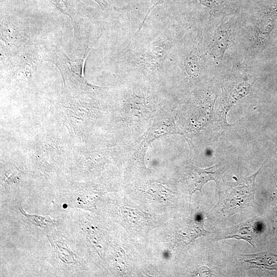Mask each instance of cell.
<instances>
[{"mask_svg": "<svg viewBox=\"0 0 277 277\" xmlns=\"http://www.w3.org/2000/svg\"><path fill=\"white\" fill-rule=\"evenodd\" d=\"M252 85L246 81L235 83L230 89L228 100L230 103L234 104L237 101L248 95L251 91Z\"/></svg>", "mask_w": 277, "mask_h": 277, "instance_id": "7", "label": "cell"}, {"mask_svg": "<svg viewBox=\"0 0 277 277\" xmlns=\"http://www.w3.org/2000/svg\"><path fill=\"white\" fill-rule=\"evenodd\" d=\"M233 33L230 21L222 22L216 29L209 48V53L216 63L221 62L229 46Z\"/></svg>", "mask_w": 277, "mask_h": 277, "instance_id": "3", "label": "cell"}, {"mask_svg": "<svg viewBox=\"0 0 277 277\" xmlns=\"http://www.w3.org/2000/svg\"><path fill=\"white\" fill-rule=\"evenodd\" d=\"M180 34L179 28L167 27L137 52L133 54V65L149 71L160 70L168 55L181 37Z\"/></svg>", "mask_w": 277, "mask_h": 277, "instance_id": "1", "label": "cell"}, {"mask_svg": "<svg viewBox=\"0 0 277 277\" xmlns=\"http://www.w3.org/2000/svg\"><path fill=\"white\" fill-rule=\"evenodd\" d=\"M163 3L165 0H159ZM208 10L210 16H217L230 10L234 0H198Z\"/></svg>", "mask_w": 277, "mask_h": 277, "instance_id": "6", "label": "cell"}, {"mask_svg": "<svg viewBox=\"0 0 277 277\" xmlns=\"http://www.w3.org/2000/svg\"><path fill=\"white\" fill-rule=\"evenodd\" d=\"M204 64L202 38L199 35L184 56L183 65L185 72L190 77L196 78L200 75Z\"/></svg>", "mask_w": 277, "mask_h": 277, "instance_id": "4", "label": "cell"}, {"mask_svg": "<svg viewBox=\"0 0 277 277\" xmlns=\"http://www.w3.org/2000/svg\"><path fill=\"white\" fill-rule=\"evenodd\" d=\"M187 184L191 201L192 194L196 191L201 192L203 186L207 182L216 181L219 175V166L215 165L206 169H201L193 166L188 168Z\"/></svg>", "mask_w": 277, "mask_h": 277, "instance_id": "5", "label": "cell"}, {"mask_svg": "<svg viewBox=\"0 0 277 277\" xmlns=\"http://www.w3.org/2000/svg\"><path fill=\"white\" fill-rule=\"evenodd\" d=\"M261 10L253 31L252 46L254 49L261 48L267 40L276 15L277 6Z\"/></svg>", "mask_w": 277, "mask_h": 277, "instance_id": "2", "label": "cell"}, {"mask_svg": "<svg viewBox=\"0 0 277 277\" xmlns=\"http://www.w3.org/2000/svg\"><path fill=\"white\" fill-rule=\"evenodd\" d=\"M22 214L32 224L41 228H45L53 223V221L49 216H41L26 214L21 208H18Z\"/></svg>", "mask_w": 277, "mask_h": 277, "instance_id": "8", "label": "cell"}]
</instances>
